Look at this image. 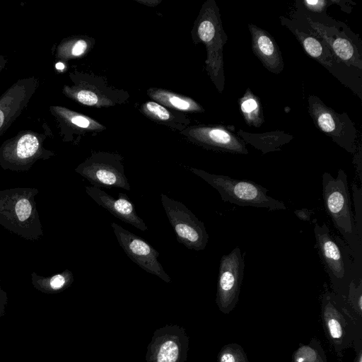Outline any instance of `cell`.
Returning <instances> with one entry per match:
<instances>
[{
    "label": "cell",
    "mask_w": 362,
    "mask_h": 362,
    "mask_svg": "<svg viewBox=\"0 0 362 362\" xmlns=\"http://www.w3.org/2000/svg\"><path fill=\"white\" fill-rule=\"evenodd\" d=\"M313 30L328 45L333 55L347 66L362 69L361 57L356 47L347 38L339 34L338 31L307 18Z\"/></svg>",
    "instance_id": "e0dca14e"
},
{
    "label": "cell",
    "mask_w": 362,
    "mask_h": 362,
    "mask_svg": "<svg viewBox=\"0 0 362 362\" xmlns=\"http://www.w3.org/2000/svg\"><path fill=\"white\" fill-rule=\"evenodd\" d=\"M6 62H7V60H6V57L3 55H0V72L4 68Z\"/></svg>",
    "instance_id": "8d00e7d4"
},
{
    "label": "cell",
    "mask_w": 362,
    "mask_h": 362,
    "mask_svg": "<svg viewBox=\"0 0 362 362\" xmlns=\"http://www.w3.org/2000/svg\"><path fill=\"white\" fill-rule=\"evenodd\" d=\"M111 227L125 254L146 272L156 275L166 283L171 279L158 261V252L141 237L115 223Z\"/></svg>",
    "instance_id": "4fadbf2b"
},
{
    "label": "cell",
    "mask_w": 362,
    "mask_h": 362,
    "mask_svg": "<svg viewBox=\"0 0 362 362\" xmlns=\"http://www.w3.org/2000/svg\"><path fill=\"white\" fill-rule=\"evenodd\" d=\"M121 161L122 158L117 156L97 155L80 164L75 171L93 186L130 190L131 187Z\"/></svg>",
    "instance_id": "7c38bea8"
},
{
    "label": "cell",
    "mask_w": 362,
    "mask_h": 362,
    "mask_svg": "<svg viewBox=\"0 0 362 362\" xmlns=\"http://www.w3.org/2000/svg\"><path fill=\"white\" fill-rule=\"evenodd\" d=\"M238 136L246 144H249L262 154L281 151V147L293 139V136L283 131H273L261 134H253L243 130L238 131Z\"/></svg>",
    "instance_id": "ffe728a7"
},
{
    "label": "cell",
    "mask_w": 362,
    "mask_h": 362,
    "mask_svg": "<svg viewBox=\"0 0 362 362\" xmlns=\"http://www.w3.org/2000/svg\"><path fill=\"white\" fill-rule=\"evenodd\" d=\"M189 338L184 327L167 325L155 330L147 346L146 362H185Z\"/></svg>",
    "instance_id": "8fae6325"
},
{
    "label": "cell",
    "mask_w": 362,
    "mask_h": 362,
    "mask_svg": "<svg viewBox=\"0 0 362 362\" xmlns=\"http://www.w3.org/2000/svg\"><path fill=\"white\" fill-rule=\"evenodd\" d=\"M248 29L254 54L269 71L274 74H280L284 70V63L274 38L267 31L255 24H248Z\"/></svg>",
    "instance_id": "ac0fdd59"
},
{
    "label": "cell",
    "mask_w": 362,
    "mask_h": 362,
    "mask_svg": "<svg viewBox=\"0 0 362 362\" xmlns=\"http://www.w3.org/2000/svg\"><path fill=\"white\" fill-rule=\"evenodd\" d=\"M153 98L182 110L201 111L202 107L189 98L177 96L165 91L155 92Z\"/></svg>",
    "instance_id": "cb8c5ba5"
},
{
    "label": "cell",
    "mask_w": 362,
    "mask_h": 362,
    "mask_svg": "<svg viewBox=\"0 0 362 362\" xmlns=\"http://www.w3.org/2000/svg\"><path fill=\"white\" fill-rule=\"evenodd\" d=\"M38 86L35 77L21 78L0 96V137L26 107Z\"/></svg>",
    "instance_id": "5bb4252c"
},
{
    "label": "cell",
    "mask_w": 362,
    "mask_h": 362,
    "mask_svg": "<svg viewBox=\"0 0 362 362\" xmlns=\"http://www.w3.org/2000/svg\"><path fill=\"white\" fill-rule=\"evenodd\" d=\"M52 114L58 119L67 121L72 124L80 128H98L100 125L95 121L90 119L84 115L77 112H72L63 107L52 106L50 107Z\"/></svg>",
    "instance_id": "603a6c76"
},
{
    "label": "cell",
    "mask_w": 362,
    "mask_h": 362,
    "mask_svg": "<svg viewBox=\"0 0 362 362\" xmlns=\"http://www.w3.org/2000/svg\"><path fill=\"white\" fill-rule=\"evenodd\" d=\"M345 302L351 313L362 321V280L358 284L350 283Z\"/></svg>",
    "instance_id": "d4e9b609"
},
{
    "label": "cell",
    "mask_w": 362,
    "mask_h": 362,
    "mask_svg": "<svg viewBox=\"0 0 362 362\" xmlns=\"http://www.w3.org/2000/svg\"><path fill=\"white\" fill-rule=\"evenodd\" d=\"M322 349L320 342L313 339L308 344L299 346L292 356V362H316Z\"/></svg>",
    "instance_id": "484cf974"
},
{
    "label": "cell",
    "mask_w": 362,
    "mask_h": 362,
    "mask_svg": "<svg viewBox=\"0 0 362 362\" xmlns=\"http://www.w3.org/2000/svg\"><path fill=\"white\" fill-rule=\"evenodd\" d=\"M308 103L315 127L347 152L355 153L357 131L346 112H337L314 95H309Z\"/></svg>",
    "instance_id": "52a82bcc"
},
{
    "label": "cell",
    "mask_w": 362,
    "mask_h": 362,
    "mask_svg": "<svg viewBox=\"0 0 362 362\" xmlns=\"http://www.w3.org/2000/svg\"><path fill=\"white\" fill-rule=\"evenodd\" d=\"M74 280L73 273L65 269L49 276H42L35 272L31 274V281L34 288L44 293H61L71 286Z\"/></svg>",
    "instance_id": "44dd1931"
},
{
    "label": "cell",
    "mask_w": 362,
    "mask_h": 362,
    "mask_svg": "<svg viewBox=\"0 0 362 362\" xmlns=\"http://www.w3.org/2000/svg\"><path fill=\"white\" fill-rule=\"evenodd\" d=\"M85 189L90 197L116 218L142 231L148 229L144 221L137 215L134 205L126 194L119 193L118 198L116 199L95 186H86Z\"/></svg>",
    "instance_id": "9a60e30c"
},
{
    "label": "cell",
    "mask_w": 362,
    "mask_h": 362,
    "mask_svg": "<svg viewBox=\"0 0 362 362\" xmlns=\"http://www.w3.org/2000/svg\"><path fill=\"white\" fill-rule=\"evenodd\" d=\"M322 178V197L326 211L350 250L358 284L362 280V243L356 228L347 175L344 170L339 169L337 177L325 172Z\"/></svg>",
    "instance_id": "6da1fadb"
},
{
    "label": "cell",
    "mask_w": 362,
    "mask_h": 362,
    "mask_svg": "<svg viewBox=\"0 0 362 362\" xmlns=\"http://www.w3.org/2000/svg\"><path fill=\"white\" fill-rule=\"evenodd\" d=\"M356 350V356L354 362H362V341L358 342L354 347Z\"/></svg>",
    "instance_id": "e575fe53"
},
{
    "label": "cell",
    "mask_w": 362,
    "mask_h": 362,
    "mask_svg": "<svg viewBox=\"0 0 362 362\" xmlns=\"http://www.w3.org/2000/svg\"><path fill=\"white\" fill-rule=\"evenodd\" d=\"M244 269V258L238 247L221 258L216 303L223 314L230 313L238 302Z\"/></svg>",
    "instance_id": "30bf717a"
},
{
    "label": "cell",
    "mask_w": 362,
    "mask_h": 362,
    "mask_svg": "<svg viewBox=\"0 0 362 362\" xmlns=\"http://www.w3.org/2000/svg\"><path fill=\"white\" fill-rule=\"evenodd\" d=\"M192 136L199 144L213 150L234 154L249 153L245 143L223 127H199L192 131Z\"/></svg>",
    "instance_id": "2e32d148"
},
{
    "label": "cell",
    "mask_w": 362,
    "mask_h": 362,
    "mask_svg": "<svg viewBox=\"0 0 362 362\" xmlns=\"http://www.w3.org/2000/svg\"><path fill=\"white\" fill-rule=\"evenodd\" d=\"M37 188L16 187L0 190V225L31 241L43 235L35 197Z\"/></svg>",
    "instance_id": "7a4b0ae2"
},
{
    "label": "cell",
    "mask_w": 362,
    "mask_h": 362,
    "mask_svg": "<svg viewBox=\"0 0 362 362\" xmlns=\"http://www.w3.org/2000/svg\"><path fill=\"white\" fill-rule=\"evenodd\" d=\"M189 170L216 189L224 202L241 206L267 208L269 211L286 209L282 202L267 195V189L252 181L211 174L194 168H189Z\"/></svg>",
    "instance_id": "5b68a950"
},
{
    "label": "cell",
    "mask_w": 362,
    "mask_h": 362,
    "mask_svg": "<svg viewBox=\"0 0 362 362\" xmlns=\"http://www.w3.org/2000/svg\"><path fill=\"white\" fill-rule=\"evenodd\" d=\"M240 109L245 122L248 126L260 127L264 122L260 99L250 88L238 100Z\"/></svg>",
    "instance_id": "7402d4cb"
},
{
    "label": "cell",
    "mask_w": 362,
    "mask_h": 362,
    "mask_svg": "<svg viewBox=\"0 0 362 362\" xmlns=\"http://www.w3.org/2000/svg\"><path fill=\"white\" fill-rule=\"evenodd\" d=\"M55 67L58 70H62L64 69L65 66L62 62H57L55 65Z\"/></svg>",
    "instance_id": "74e56055"
},
{
    "label": "cell",
    "mask_w": 362,
    "mask_h": 362,
    "mask_svg": "<svg viewBox=\"0 0 362 362\" xmlns=\"http://www.w3.org/2000/svg\"><path fill=\"white\" fill-rule=\"evenodd\" d=\"M321 317L326 337L338 356L362 341V321L351 313L345 298L326 290L322 296Z\"/></svg>",
    "instance_id": "3957f363"
},
{
    "label": "cell",
    "mask_w": 362,
    "mask_h": 362,
    "mask_svg": "<svg viewBox=\"0 0 362 362\" xmlns=\"http://www.w3.org/2000/svg\"><path fill=\"white\" fill-rule=\"evenodd\" d=\"M332 1L327 0H303L305 8L313 12L321 13L325 11Z\"/></svg>",
    "instance_id": "4dcf8cb0"
},
{
    "label": "cell",
    "mask_w": 362,
    "mask_h": 362,
    "mask_svg": "<svg viewBox=\"0 0 362 362\" xmlns=\"http://www.w3.org/2000/svg\"><path fill=\"white\" fill-rule=\"evenodd\" d=\"M144 109L147 112L159 119L167 120L170 118L169 112L162 105L155 102L146 103L144 105Z\"/></svg>",
    "instance_id": "f1b7e54d"
},
{
    "label": "cell",
    "mask_w": 362,
    "mask_h": 362,
    "mask_svg": "<svg viewBox=\"0 0 362 362\" xmlns=\"http://www.w3.org/2000/svg\"><path fill=\"white\" fill-rule=\"evenodd\" d=\"M46 135L23 131L5 141L0 147V165L4 170L27 171L38 160H47L54 152L43 144Z\"/></svg>",
    "instance_id": "8992f818"
},
{
    "label": "cell",
    "mask_w": 362,
    "mask_h": 362,
    "mask_svg": "<svg viewBox=\"0 0 362 362\" xmlns=\"http://www.w3.org/2000/svg\"><path fill=\"white\" fill-rule=\"evenodd\" d=\"M294 214L300 220L309 221L311 218L312 211L308 209H301L295 210Z\"/></svg>",
    "instance_id": "d6a6232c"
},
{
    "label": "cell",
    "mask_w": 362,
    "mask_h": 362,
    "mask_svg": "<svg viewBox=\"0 0 362 362\" xmlns=\"http://www.w3.org/2000/svg\"><path fill=\"white\" fill-rule=\"evenodd\" d=\"M74 95L79 103L86 105H94L98 101L97 95L89 90H81L76 92Z\"/></svg>",
    "instance_id": "f546056e"
},
{
    "label": "cell",
    "mask_w": 362,
    "mask_h": 362,
    "mask_svg": "<svg viewBox=\"0 0 362 362\" xmlns=\"http://www.w3.org/2000/svg\"><path fill=\"white\" fill-rule=\"evenodd\" d=\"M160 200L177 240L189 250H204L209 234L204 223L182 202L163 193L160 194Z\"/></svg>",
    "instance_id": "ba28073f"
},
{
    "label": "cell",
    "mask_w": 362,
    "mask_h": 362,
    "mask_svg": "<svg viewBox=\"0 0 362 362\" xmlns=\"http://www.w3.org/2000/svg\"><path fill=\"white\" fill-rule=\"evenodd\" d=\"M281 19L282 24L289 28L300 43L305 52L310 57L327 69L333 66V54L327 46L325 45L313 35L308 34L293 26L291 21L282 17Z\"/></svg>",
    "instance_id": "d6986e66"
},
{
    "label": "cell",
    "mask_w": 362,
    "mask_h": 362,
    "mask_svg": "<svg viewBox=\"0 0 362 362\" xmlns=\"http://www.w3.org/2000/svg\"><path fill=\"white\" fill-rule=\"evenodd\" d=\"M352 197L354 206V221L358 235L362 243V188L356 184L353 183Z\"/></svg>",
    "instance_id": "83f0119b"
},
{
    "label": "cell",
    "mask_w": 362,
    "mask_h": 362,
    "mask_svg": "<svg viewBox=\"0 0 362 362\" xmlns=\"http://www.w3.org/2000/svg\"><path fill=\"white\" fill-rule=\"evenodd\" d=\"M7 303L6 293L0 287V316L4 313L5 306Z\"/></svg>",
    "instance_id": "836d02e7"
},
{
    "label": "cell",
    "mask_w": 362,
    "mask_h": 362,
    "mask_svg": "<svg viewBox=\"0 0 362 362\" xmlns=\"http://www.w3.org/2000/svg\"><path fill=\"white\" fill-rule=\"evenodd\" d=\"M203 17L198 25L197 34L208 47L209 72L217 89L222 92L225 85L223 47L227 42V35L222 26L219 10L215 4L205 11Z\"/></svg>",
    "instance_id": "9c48e42d"
},
{
    "label": "cell",
    "mask_w": 362,
    "mask_h": 362,
    "mask_svg": "<svg viewBox=\"0 0 362 362\" xmlns=\"http://www.w3.org/2000/svg\"><path fill=\"white\" fill-rule=\"evenodd\" d=\"M217 362H249L243 347L235 343L222 347L217 356Z\"/></svg>",
    "instance_id": "4316f807"
},
{
    "label": "cell",
    "mask_w": 362,
    "mask_h": 362,
    "mask_svg": "<svg viewBox=\"0 0 362 362\" xmlns=\"http://www.w3.org/2000/svg\"><path fill=\"white\" fill-rule=\"evenodd\" d=\"M87 42L84 40H78L73 44L70 54L74 57H78L83 54L87 49Z\"/></svg>",
    "instance_id": "1f68e13d"
},
{
    "label": "cell",
    "mask_w": 362,
    "mask_h": 362,
    "mask_svg": "<svg viewBox=\"0 0 362 362\" xmlns=\"http://www.w3.org/2000/svg\"><path fill=\"white\" fill-rule=\"evenodd\" d=\"M316 362H327L326 355L323 349L320 351Z\"/></svg>",
    "instance_id": "d590c367"
},
{
    "label": "cell",
    "mask_w": 362,
    "mask_h": 362,
    "mask_svg": "<svg viewBox=\"0 0 362 362\" xmlns=\"http://www.w3.org/2000/svg\"><path fill=\"white\" fill-rule=\"evenodd\" d=\"M315 248L329 278L333 293L346 298L351 281L357 284L351 252L344 240L330 233L325 223H315Z\"/></svg>",
    "instance_id": "277c9868"
}]
</instances>
